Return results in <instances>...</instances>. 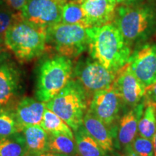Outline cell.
Masks as SVG:
<instances>
[{"label": "cell", "instance_id": "1", "mask_svg": "<svg viewBox=\"0 0 156 156\" xmlns=\"http://www.w3.org/2000/svg\"><path fill=\"white\" fill-rule=\"evenodd\" d=\"M89 56L104 67L118 73L127 64L132 48L114 23L87 28Z\"/></svg>", "mask_w": 156, "mask_h": 156}, {"label": "cell", "instance_id": "2", "mask_svg": "<svg viewBox=\"0 0 156 156\" xmlns=\"http://www.w3.org/2000/svg\"><path fill=\"white\" fill-rule=\"evenodd\" d=\"M113 23L130 47L144 44L156 30V6L147 2L116 7Z\"/></svg>", "mask_w": 156, "mask_h": 156}, {"label": "cell", "instance_id": "3", "mask_svg": "<svg viewBox=\"0 0 156 156\" xmlns=\"http://www.w3.org/2000/svg\"><path fill=\"white\" fill-rule=\"evenodd\" d=\"M4 44L20 64L29 63L48 51L46 30L23 18L8 29L4 38Z\"/></svg>", "mask_w": 156, "mask_h": 156}, {"label": "cell", "instance_id": "4", "mask_svg": "<svg viewBox=\"0 0 156 156\" xmlns=\"http://www.w3.org/2000/svg\"><path fill=\"white\" fill-rule=\"evenodd\" d=\"M73 59L54 54L44 56L36 70L35 96L47 103L56 96L73 78Z\"/></svg>", "mask_w": 156, "mask_h": 156}, {"label": "cell", "instance_id": "5", "mask_svg": "<svg viewBox=\"0 0 156 156\" xmlns=\"http://www.w3.org/2000/svg\"><path fill=\"white\" fill-rule=\"evenodd\" d=\"M90 99L80 84L73 78L56 96L46 103V107L62 118L75 132L83 125Z\"/></svg>", "mask_w": 156, "mask_h": 156}, {"label": "cell", "instance_id": "6", "mask_svg": "<svg viewBox=\"0 0 156 156\" xmlns=\"http://www.w3.org/2000/svg\"><path fill=\"white\" fill-rule=\"evenodd\" d=\"M87 28L81 25L58 23L46 29L48 51L71 58L79 57L88 48Z\"/></svg>", "mask_w": 156, "mask_h": 156}, {"label": "cell", "instance_id": "7", "mask_svg": "<svg viewBox=\"0 0 156 156\" xmlns=\"http://www.w3.org/2000/svg\"><path fill=\"white\" fill-rule=\"evenodd\" d=\"M22 69L7 51L0 54V112L14 108L23 97Z\"/></svg>", "mask_w": 156, "mask_h": 156}, {"label": "cell", "instance_id": "8", "mask_svg": "<svg viewBox=\"0 0 156 156\" xmlns=\"http://www.w3.org/2000/svg\"><path fill=\"white\" fill-rule=\"evenodd\" d=\"M116 74L89 56L80 58L74 65L73 79L80 84L90 98L97 91L112 87Z\"/></svg>", "mask_w": 156, "mask_h": 156}, {"label": "cell", "instance_id": "9", "mask_svg": "<svg viewBox=\"0 0 156 156\" xmlns=\"http://www.w3.org/2000/svg\"><path fill=\"white\" fill-rule=\"evenodd\" d=\"M64 0H26L22 18L44 30L61 22Z\"/></svg>", "mask_w": 156, "mask_h": 156}, {"label": "cell", "instance_id": "10", "mask_svg": "<svg viewBox=\"0 0 156 156\" xmlns=\"http://www.w3.org/2000/svg\"><path fill=\"white\" fill-rule=\"evenodd\" d=\"M124 105L112 86L95 92L90 98L87 111L116 131V125Z\"/></svg>", "mask_w": 156, "mask_h": 156}, {"label": "cell", "instance_id": "11", "mask_svg": "<svg viewBox=\"0 0 156 156\" xmlns=\"http://www.w3.org/2000/svg\"><path fill=\"white\" fill-rule=\"evenodd\" d=\"M127 64L146 88L156 83V44L144 43L132 51Z\"/></svg>", "mask_w": 156, "mask_h": 156}, {"label": "cell", "instance_id": "12", "mask_svg": "<svg viewBox=\"0 0 156 156\" xmlns=\"http://www.w3.org/2000/svg\"><path fill=\"white\" fill-rule=\"evenodd\" d=\"M112 87L122 100L124 106L133 108L145 98L146 87L134 75L126 64L116 74Z\"/></svg>", "mask_w": 156, "mask_h": 156}, {"label": "cell", "instance_id": "13", "mask_svg": "<svg viewBox=\"0 0 156 156\" xmlns=\"http://www.w3.org/2000/svg\"><path fill=\"white\" fill-rule=\"evenodd\" d=\"M145 106V98L139 104L128 109L120 117L116 125V147L124 150L129 147L138 133V124Z\"/></svg>", "mask_w": 156, "mask_h": 156}, {"label": "cell", "instance_id": "14", "mask_svg": "<svg viewBox=\"0 0 156 156\" xmlns=\"http://www.w3.org/2000/svg\"><path fill=\"white\" fill-rule=\"evenodd\" d=\"M90 28L112 23L117 7L116 0H79Z\"/></svg>", "mask_w": 156, "mask_h": 156}, {"label": "cell", "instance_id": "15", "mask_svg": "<svg viewBox=\"0 0 156 156\" xmlns=\"http://www.w3.org/2000/svg\"><path fill=\"white\" fill-rule=\"evenodd\" d=\"M83 126L90 135L101 146L106 155L114 153L116 131L87 111L83 119Z\"/></svg>", "mask_w": 156, "mask_h": 156}, {"label": "cell", "instance_id": "16", "mask_svg": "<svg viewBox=\"0 0 156 156\" xmlns=\"http://www.w3.org/2000/svg\"><path fill=\"white\" fill-rule=\"evenodd\" d=\"M46 103L38 101L37 98L23 96L13 108L17 122L21 127L28 126L41 125Z\"/></svg>", "mask_w": 156, "mask_h": 156}, {"label": "cell", "instance_id": "17", "mask_svg": "<svg viewBox=\"0 0 156 156\" xmlns=\"http://www.w3.org/2000/svg\"><path fill=\"white\" fill-rule=\"evenodd\" d=\"M27 156H34L47 151L48 133L41 125L25 126L22 130Z\"/></svg>", "mask_w": 156, "mask_h": 156}, {"label": "cell", "instance_id": "18", "mask_svg": "<svg viewBox=\"0 0 156 156\" xmlns=\"http://www.w3.org/2000/svg\"><path fill=\"white\" fill-rule=\"evenodd\" d=\"M79 156H108L101 146L81 126L74 132Z\"/></svg>", "mask_w": 156, "mask_h": 156}, {"label": "cell", "instance_id": "19", "mask_svg": "<svg viewBox=\"0 0 156 156\" xmlns=\"http://www.w3.org/2000/svg\"><path fill=\"white\" fill-rule=\"evenodd\" d=\"M41 126L51 134H64L75 139L74 132L70 126L57 114L47 108H45Z\"/></svg>", "mask_w": 156, "mask_h": 156}, {"label": "cell", "instance_id": "20", "mask_svg": "<svg viewBox=\"0 0 156 156\" xmlns=\"http://www.w3.org/2000/svg\"><path fill=\"white\" fill-rule=\"evenodd\" d=\"M60 23L81 25L85 28H90L86 15L79 0L68 1L64 4Z\"/></svg>", "mask_w": 156, "mask_h": 156}, {"label": "cell", "instance_id": "21", "mask_svg": "<svg viewBox=\"0 0 156 156\" xmlns=\"http://www.w3.org/2000/svg\"><path fill=\"white\" fill-rule=\"evenodd\" d=\"M0 156H27L22 132L0 137Z\"/></svg>", "mask_w": 156, "mask_h": 156}, {"label": "cell", "instance_id": "22", "mask_svg": "<svg viewBox=\"0 0 156 156\" xmlns=\"http://www.w3.org/2000/svg\"><path fill=\"white\" fill-rule=\"evenodd\" d=\"M47 151L67 156H79L75 140L64 134H48Z\"/></svg>", "mask_w": 156, "mask_h": 156}, {"label": "cell", "instance_id": "23", "mask_svg": "<svg viewBox=\"0 0 156 156\" xmlns=\"http://www.w3.org/2000/svg\"><path fill=\"white\" fill-rule=\"evenodd\" d=\"M156 130V108L145 101V106L138 124V135L153 140Z\"/></svg>", "mask_w": 156, "mask_h": 156}, {"label": "cell", "instance_id": "24", "mask_svg": "<svg viewBox=\"0 0 156 156\" xmlns=\"http://www.w3.org/2000/svg\"><path fill=\"white\" fill-rule=\"evenodd\" d=\"M13 109L0 112V137L22 132Z\"/></svg>", "mask_w": 156, "mask_h": 156}, {"label": "cell", "instance_id": "25", "mask_svg": "<svg viewBox=\"0 0 156 156\" xmlns=\"http://www.w3.org/2000/svg\"><path fill=\"white\" fill-rule=\"evenodd\" d=\"M21 18V13L15 12L7 7H0V41L4 43L7 31L16 21Z\"/></svg>", "mask_w": 156, "mask_h": 156}, {"label": "cell", "instance_id": "26", "mask_svg": "<svg viewBox=\"0 0 156 156\" xmlns=\"http://www.w3.org/2000/svg\"><path fill=\"white\" fill-rule=\"evenodd\" d=\"M130 147L140 156H154L153 142L151 139L136 135Z\"/></svg>", "mask_w": 156, "mask_h": 156}, {"label": "cell", "instance_id": "27", "mask_svg": "<svg viewBox=\"0 0 156 156\" xmlns=\"http://www.w3.org/2000/svg\"><path fill=\"white\" fill-rule=\"evenodd\" d=\"M7 8L15 12L21 13L24 9L26 0H3Z\"/></svg>", "mask_w": 156, "mask_h": 156}, {"label": "cell", "instance_id": "28", "mask_svg": "<svg viewBox=\"0 0 156 156\" xmlns=\"http://www.w3.org/2000/svg\"><path fill=\"white\" fill-rule=\"evenodd\" d=\"M145 100L156 108V83L146 88Z\"/></svg>", "mask_w": 156, "mask_h": 156}, {"label": "cell", "instance_id": "29", "mask_svg": "<svg viewBox=\"0 0 156 156\" xmlns=\"http://www.w3.org/2000/svg\"><path fill=\"white\" fill-rule=\"evenodd\" d=\"M123 153L121 154L120 156H140L139 155H137L136 153L132 151V149L131 147H128L125 148V149L122 150Z\"/></svg>", "mask_w": 156, "mask_h": 156}, {"label": "cell", "instance_id": "30", "mask_svg": "<svg viewBox=\"0 0 156 156\" xmlns=\"http://www.w3.org/2000/svg\"><path fill=\"white\" fill-rule=\"evenodd\" d=\"M142 0H116L117 4L119 5H132V4L140 2Z\"/></svg>", "mask_w": 156, "mask_h": 156}, {"label": "cell", "instance_id": "31", "mask_svg": "<svg viewBox=\"0 0 156 156\" xmlns=\"http://www.w3.org/2000/svg\"><path fill=\"white\" fill-rule=\"evenodd\" d=\"M34 156H67V155H61V154H58V153H54L49 151H46L44 152V153H42L39 154V155H34Z\"/></svg>", "mask_w": 156, "mask_h": 156}, {"label": "cell", "instance_id": "32", "mask_svg": "<svg viewBox=\"0 0 156 156\" xmlns=\"http://www.w3.org/2000/svg\"><path fill=\"white\" fill-rule=\"evenodd\" d=\"M153 147H154V156H156V130L154 134L153 138Z\"/></svg>", "mask_w": 156, "mask_h": 156}, {"label": "cell", "instance_id": "33", "mask_svg": "<svg viewBox=\"0 0 156 156\" xmlns=\"http://www.w3.org/2000/svg\"><path fill=\"white\" fill-rule=\"evenodd\" d=\"M4 46H5V44H4V43L0 41V54H1L2 52L4 51L5 50V48H4Z\"/></svg>", "mask_w": 156, "mask_h": 156}, {"label": "cell", "instance_id": "34", "mask_svg": "<svg viewBox=\"0 0 156 156\" xmlns=\"http://www.w3.org/2000/svg\"><path fill=\"white\" fill-rule=\"evenodd\" d=\"M64 1L68 2V1H76V0H64Z\"/></svg>", "mask_w": 156, "mask_h": 156}]
</instances>
